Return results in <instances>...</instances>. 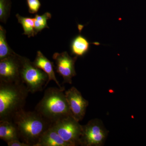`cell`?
<instances>
[{
  "mask_svg": "<svg viewBox=\"0 0 146 146\" xmlns=\"http://www.w3.org/2000/svg\"><path fill=\"white\" fill-rule=\"evenodd\" d=\"M12 121L20 140L30 146H36L42 134L52 125L35 110L27 111L24 109L16 113Z\"/></svg>",
  "mask_w": 146,
  "mask_h": 146,
  "instance_id": "obj_1",
  "label": "cell"
},
{
  "mask_svg": "<svg viewBox=\"0 0 146 146\" xmlns=\"http://www.w3.org/2000/svg\"><path fill=\"white\" fill-rule=\"evenodd\" d=\"M29 93L23 82H0V121H13L15 115L24 109Z\"/></svg>",
  "mask_w": 146,
  "mask_h": 146,
  "instance_id": "obj_2",
  "label": "cell"
},
{
  "mask_svg": "<svg viewBox=\"0 0 146 146\" xmlns=\"http://www.w3.org/2000/svg\"><path fill=\"white\" fill-rule=\"evenodd\" d=\"M15 52L7 43L6 31L1 25H0V60L10 56Z\"/></svg>",
  "mask_w": 146,
  "mask_h": 146,
  "instance_id": "obj_15",
  "label": "cell"
},
{
  "mask_svg": "<svg viewBox=\"0 0 146 146\" xmlns=\"http://www.w3.org/2000/svg\"><path fill=\"white\" fill-rule=\"evenodd\" d=\"M0 138L6 143L20 140L18 129L13 121H0Z\"/></svg>",
  "mask_w": 146,
  "mask_h": 146,
  "instance_id": "obj_12",
  "label": "cell"
},
{
  "mask_svg": "<svg viewBox=\"0 0 146 146\" xmlns=\"http://www.w3.org/2000/svg\"><path fill=\"white\" fill-rule=\"evenodd\" d=\"M108 134V131L101 120L98 119H91L86 124L82 125L80 145H104Z\"/></svg>",
  "mask_w": 146,
  "mask_h": 146,
  "instance_id": "obj_5",
  "label": "cell"
},
{
  "mask_svg": "<svg viewBox=\"0 0 146 146\" xmlns=\"http://www.w3.org/2000/svg\"><path fill=\"white\" fill-rule=\"evenodd\" d=\"M33 63L36 67L41 69L48 75V79L45 85V88L46 87L50 82L52 80L55 82L60 89L65 88L61 86L56 77L54 70V65L53 63L50 61L40 51L37 52L36 57Z\"/></svg>",
  "mask_w": 146,
  "mask_h": 146,
  "instance_id": "obj_10",
  "label": "cell"
},
{
  "mask_svg": "<svg viewBox=\"0 0 146 146\" xmlns=\"http://www.w3.org/2000/svg\"><path fill=\"white\" fill-rule=\"evenodd\" d=\"M29 11L31 14H35L38 12L41 6L39 0H27Z\"/></svg>",
  "mask_w": 146,
  "mask_h": 146,
  "instance_id": "obj_18",
  "label": "cell"
},
{
  "mask_svg": "<svg viewBox=\"0 0 146 146\" xmlns=\"http://www.w3.org/2000/svg\"><path fill=\"white\" fill-rule=\"evenodd\" d=\"M72 116H70L52 124L59 136L70 146L80 145L82 125Z\"/></svg>",
  "mask_w": 146,
  "mask_h": 146,
  "instance_id": "obj_6",
  "label": "cell"
},
{
  "mask_svg": "<svg viewBox=\"0 0 146 146\" xmlns=\"http://www.w3.org/2000/svg\"><path fill=\"white\" fill-rule=\"evenodd\" d=\"M65 93L72 115L77 121H80L85 116L89 102L74 86L65 91Z\"/></svg>",
  "mask_w": 146,
  "mask_h": 146,
  "instance_id": "obj_9",
  "label": "cell"
},
{
  "mask_svg": "<svg viewBox=\"0 0 146 146\" xmlns=\"http://www.w3.org/2000/svg\"><path fill=\"white\" fill-rule=\"evenodd\" d=\"M85 36L79 34L75 36L70 44L71 53L75 56H83L89 51L90 44Z\"/></svg>",
  "mask_w": 146,
  "mask_h": 146,
  "instance_id": "obj_13",
  "label": "cell"
},
{
  "mask_svg": "<svg viewBox=\"0 0 146 146\" xmlns=\"http://www.w3.org/2000/svg\"><path fill=\"white\" fill-rule=\"evenodd\" d=\"M51 14L49 12H46L42 15L36 14L35 16V30L36 34L45 28L49 29L47 24V21L51 19Z\"/></svg>",
  "mask_w": 146,
  "mask_h": 146,
  "instance_id": "obj_16",
  "label": "cell"
},
{
  "mask_svg": "<svg viewBox=\"0 0 146 146\" xmlns=\"http://www.w3.org/2000/svg\"><path fill=\"white\" fill-rule=\"evenodd\" d=\"M22 56L14 53L0 60V82L17 83L21 81V71Z\"/></svg>",
  "mask_w": 146,
  "mask_h": 146,
  "instance_id": "obj_7",
  "label": "cell"
},
{
  "mask_svg": "<svg viewBox=\"0 0 146 146\" xmlns=\"http://www.w3.org/2000/svg\"><path fill=\"white\" fill-rule=\"evenodd\" d=\"M21 76V81L32 94L43 91L48 79L44 72L24 56H22Z\"/></svg>",
  "mask_w": 146,
  "mask_h": 146,
  "instance_id": "obj_4",
  "label": "cell"
},
{
  "mask_svg": "<svg viewBox=\"0 0 146 146\" xmlns=\"http://www.w3.org/2000/svg\"><path fill=\"white\" fill-rule=\"evenodd\" d=\"M36 146H70L59 136L52 126L50 127L42 134Z\"/></svg>",
  "mask_w": 146,
  "mask_h": 146,
  "instance_id": "obj_11",
  "label": "cell"
},
{
  "mask_svg": "<svg viewBox=\"0 0 146 146\" xmlns=\"http://www.w3.org/2000/svg\"><path fill=\"white\" fill-rule=\"evenodd\" d=\"M20 140H16L7 142V145L8 146H30L28 144L24 142H21Z\"/></svg>",
  "mask_w": 146,
  "mask_h": 146,
  "instance_id": "obj_19",
  "label": "cell"
},
{
  "mask_svg": "<svg viewBox=\"0 0 146 146\" xmlns=\"http://www.w3.org/2000/svg\"><path fill=\"white\" fill-rule=\"evenodd\" d=\"M18 23L21 24L24 30V35H27L29 38L36 35L35 30V18L25 17L19 14L16 15Z\"/></svg>",
  "mask_w": 146,
  "mask_h": 146,
  "instance_id": "obj_14",
  "label": "cell"
},
{
  "mask_svg": "<svg viewBox=\"0 0 146 146\" xmlns=\"http://www.w3.org/2000/svg\"><path fill=\"white\" fill-rule=\"evenodd\" d=\"M65 88L49 87L36 105L35 110L51 123L72 116L65 96Z\"/></svg>",
  "mask_w": 146,
  "mask_h": 146,
  "instance_id": "obj_3",
  "label": "cell"
},
{
  "mask_svg": "<svg viewBox=\"0 0 146 146\" xmlns=\"http://www.w3.org/2000/svg\"><path fill=\"white\" fill-rule=\"evenodd\" d=\"M78 56L72 57L67 52H56L52 56L56 64V72L63 77V83L72 84V79L76 75L75 65Z\"/></svg>",
  "mask_w": 146,
  "mask_h": 146,
  "instance_id": "obj_8",
  "label": "cell"
},
{
  "mask_svg": "<svg viewBox=\"0 0 146 146\" xmlns=\"http://www.w3.org/2000/svg\"><path fill=\"white\" fill-rule=\"evenodd\" d=\"M11 2V0H0V21L6 24L10 16Z\"/></svg>",
  "mask_w": 146,
  "mask_h": 146,
  "instance_id": "obj_17",
  "label": "cell"
}]
</instances>
